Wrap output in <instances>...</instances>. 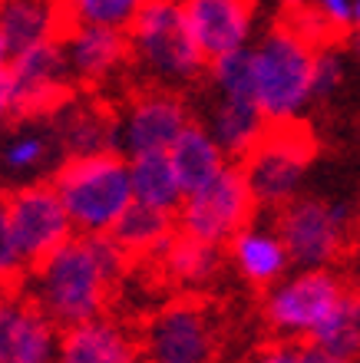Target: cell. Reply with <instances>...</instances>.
<instances>
[{
	"instance_id": "6da1fadb",
	"label": "cell",
	"mask_w": 360,
	"mask_h": 363,
	"mask_svg": "<svg viewBox=\"0 0 360 363\" xmlns=\"http://www.w3.org/2000/svg\"><path fill=\"white\" fill-rule=\"evenodd\" d=\"M119 314L143 347L146 363H225L228 350L255 324L251 297L238 301L222 291H179L159 307H119Z\"/></svg>"
},
{
	"instance_id": "7a4b0ae2",
	"label": "cell",
	"mask_w": 360,
	"mask_h": 363,
	"mask_svg": "<svg viewBox=\"0 0 360 363\" xmlns=\"http://www.w3.org/2000/svg\"><path fill=\"white\" fill-rule=\"evenodd\" d=\"M37 281L40 287L33 294L63 334L76 324L116 314L123 307L129 268L106 235H73Z\"/></svg>"
},
{
	"instance_id": "3957f363",
	"label": "cell",
	"mask_w": 360,
	"mask_h": 363,
	"mask_svg": "<svg viewBox=\"0 0 360 363\" xmlns=\"http://www.w3.org/2000/svg\"><path fill=\"white\" fill-rule=\"evenodd\" d=\"M133 47V73L126 79H149L185 93H205L215 83L209 63L192 40L179 0H146L123 23ZM123 89V86H119Z\"/></svg>"
},
{
	"instance_id": "277c9868",
	"label": "cell",
	"mask_w": 360,
	"mask_h": 363,
	"mask_svg": "<svg viewBox=\"0 0 360 363\" xmlns=\"http://www.w3.org/2000/svg\"><path fill=\"white\" fill-rule=\"evenodd\" d=\"M50 182L67 205L76 235H103L133 205V175L123 149L63 159Z\"/></svg>"
},
{
	"instance_id": "5b68a950",
	"label": "cell",
	"mask_w": 360,
	"mask_h": 363,
	"mask_svg": "<svg viewBox=\"0 0 360 363\" xmlns=\"http://www.w3.org/2000/svg\"><path fill=\"white\" fill-rule=\"evenodd\" d=\"M354 211L331 205L317 195H288L271 205V231L281 241L291 264H331L337 268L347 255Z\"/></svg>"
},
{
	"instance_id": "8992f818",
	"label": "cell",
	"mask_w": 360,
	"mask_h": 363,
	"mask_svg": "<svg viewBox=\"0 0 360 363\" xmlns=\"http://www.w3.org/2000/svg\"><path fill=\"white\" fill-rule=\"evenodd\" d=\"M347 297H360V284L341 268L304 271L281 291L255 304L258 334H311Z\"/></svg>"
},
{
	"instance_id": "52a82bcc",
	"label": "cell",
	"mask_w": 360,
	"mask_h": 363,
	"mask_svg": "<svg viewBox=\"0 0 360 363\" xmlns=\"http://www.w3.org/2000/svg\"><path fill=\"white\" fill-rule=\"evenodd\" d=\"M4 201H7L10 235H13L17 255L27 274L37 277L53 261V255L76 235L67 205L50 179L4 189Z\"/></svg>"
},
{
	"instance_id": "ba28073f",
	"label": "cell",
	"mask_w": 360,
	"mask_h": 363,
	"mask_svg": "<svg viewBox=\"0 0 360 363\" xmlns=\"http://www.w3.org/2000/svg\"><path fill=\"white\" fill-rule=\"evenodd\" d=\"M261 201H258L251 182L238 165H225L215 179L195 195H185L179 205V228L225 248L228 241L251 231Z\"/></svg>"
},
{
	"instance_id": "9c48e42d",
	"label": "cell",
	"mask_w": 360,
	"mask_h": 363,
	"mask_svg": "<svg viewBox=\"0 0 360 363\" xmlns=\"http://www.w3.org/2000/svg\"><path fill=\"white\" fill-rule=\"evenodd\" d=\"M123 99V145L126 152H169L182 129L195 119L192 96L185 89L162 86L149 79H126L119 89Z\"/></svg>"
},
{
	"instance_id": "30bf717a",
	"label": "cell",
	"mask_w": 360,
	"mask_h": 363,
	"mask_svg": "<svg viewBox=\"0 0 360 363\" xmlns=\"http://www.w3.org/2000/svg\"><path fill=\"white\" fill-rule=\"evenodd\" d=\"M317 57L304 47L291 43L281 33L268 30L265 43L255 53V83H258V106L268 116H288L291 109L311 96Z\"/></svg>"
},
{
	"instance_id": "8fae6325",
	"label": "cell",
	"mask_w": 360,
	"mask_h": 363,
	"mask_svg": "<svg viewBox=\"0 0 360 363\" xmlns=\"http://www.w3.org/2000/svg\"><path fill=\"white\" fill-rule=\"evenodd\" d=\"M63 159L73 155H93L119 149L123 135V99L113 93H93L80 89L73 103L60 116H53Z\"/></svg>"
},
{
	"instance_id": "7c38bea8",
	"label": "cell",
	"mask_w": 360,
	"mask_h": 363,
	"mask_svg": "<svg viewBox=\"0 0 360 363\" xmlns=\"http://www.w3.org/2000/svg\"><path fill=\"white\" fill-rule=\"evenodd\" d=\"M179 10L202 60L209 63L212 77H215L218 63L228 53L241 50L258 0H179Z\"/></svg>"
},
{
	"instance_id": "4fadbf2b",
	"label": "cell",
	"mask_w": 360,
	"mask_h": 363,
	"mask_svg": "<svg viewBox=\"0 0 360 363\" xmlns=\"http://www.w3.org/2000/svg\"><path fill=\"white\" fill-rule=\"evenodd\" d=\"M63 162L53 119L50 123H4L0 133V191L50 179Z\"/></svg>"
},
{
	"instance_id": "5bb4252c",
	"label": "cell",
	"mask_w": 360,
	"mask_h": 363,
	"mask_svg": "<svg viewBox=\"0 0 360 363\" xmlns=\"http://www.w3.org/2000/svg\"><path fill=\"white\" fill-rule=\"evenodd\" d=\"M57 334V324L30 287L0 304V363H47Z\"/></svg>"
},
{
	"instance_id": "9a60e30c",
	"label": "cell",
	"mask_w": 360,
	"mask_h": 363,
	"mask_svg": "<svg viewBox=\"0 0 360 363\" xmlns=\"http://www.w3.org/2000/svg\"><path fill=\"white\" fill-rule=\"evenodd\" d=\"M271 33H281L307 53H341L354 47L357 27L354 20L334 17L321 0H285L271 17Z\"/></svg>"
},
{
	"instance_id": "2e32d148",
	"label": "cell",
	"mask_w": 360,
	"mask_h": 363,
	"mask_svg": "<svg viewBox=\"0 0 360 363\" xmlns=\"http://www.w3.org/2000/svg\"><path fill=\"white\" fill-rule=\"evenodd\" d=\"M60 363H146V357L123 314L116 311L63 330Z\"/></svg>"
},
{
	"instance_id": "e0dca14e",
	"label": "cell",
	"mask_w": 360,
	"mask_h": 363,
	"mask_svg": "<svg viewBox=\"0 0 360 363\" xmlns=\"http://www.w3.org/2000/svg\"><path fill=\"white\" fill-rule=\"evenodd\" d=\"M175 228H179V211L152 208V205H143V201H133L103 235L119 251V258L129 268V281H133V271L139 264H146L175 235Z\"/></svg>"
},
{
	"instance_id": "ac0fdd59",
	"label": "cell",
	"mask_w": 360,
	"mask_h": 363,
	"mask_svg": "<svg viewBox=\"0 0 360 363\" xmlns=\"http://www.w3.org/2000/svg\"><path fill=\"white\" fill-rule=\"evenodd\" d=\"M225 251H228V261L235 264V271L245 281L251 304L265 301L271 294V287H278L285 268L291 264L285 248H281V241L268 238V235H255V231H245L235 241H228Z\"/></svg>"
},
{
	"instance_id": "d6986e66",
	"label": "cell",
	"mask_w": 360,
	"mask_h": 363,
	"mask_svg": "<svg viewBox=\"0 0 360 363\" xmlns=\"http://www.w3.org/2000/svg\"><path fill=\"white\" fill-rule=\"evenodd\" d=\"M169 162H172L175 179H179L182 195H195V191H202L225 169V152H222V145L205 133L202 119L195 116V119L182 129L179 139L172 143Z\"/></svg>"
},
{
	"instance_id": "ffe728a7",
	"label": "cell",
	"mask_w": 360,
	"mask_h": 363,
	"mask_svg": "<svg viewBox=\"0 0 360 363\" xmlns=\"http://www.w3.org/2000/svg\"><path fill=\"white\" fill-rule=\"evenodd\" d=\"M57 0H0V37L7 57H20L33 43L47 40Z\"/></svg>"
},
{
	"instance_id": "44dd1931",
	"label": "cell",
	"mask_w": 360,
	"mask_h": 363,
	"mask_svg": "<svg viewBox=\"0 0 360 363\" xmlns=\"http://www.w3.org/2000/svg\"><path fill=\"white\" fill-rule=\"evenodd\" d=\"M129 175H133V195L136 201L152 205V208H165V211H179L182 205V189L179 179L172 172L169 152H146L136 155L133 165H129Z\"/></svg>"
},
{
	"instance_id": "7402d4cb",
	"label": "cell",
	"mask_w": 360,
	"mask_h": 363,
	"mask_svg": "<svg viewBox=\"0 0 360 363\" xmlns=\"http://www.w3.org/2000/svg\"><path fill=\"white\" fill-rule=\"evenodd\" d=\"M265 119V109L251 99H231L222 96V103H215L212 123H215V135L218 145L225 149V155L238 159V152L248 145V139L258 133V125Z\"/></svg>"
},
{
	"instance_id": "603a6c76",
	"label": "cell",
	"mask_w": 360,
	"mask_h": 363,
	"mask_svg": "<svg viewBox=\"0 0 360 363\" xmlns=\"http://www.w3.org/2000/svg\"><path fill=\"white\" fill-rule=\"evenodd\" d=\"M215 83L222 86V93L231 96V99H251V103H258L255 53H248V50L228 53L215 67Z\"/></svg>"
},
{
	"instance_id": "cb8c5ba5",
	"label": "cell",
	"mask_w": 360,
	"mask_h": 363,
	"mask_svg": "<svg viewBox=\"0 0 360 363\" xmlns=\"http://www.w3.org/2000/svg\"><path fill=\"white\" fill-rule=\"evenodd\" d=\"M301 334H258L235 363H298Z\"/></svg>"
},
{
	"instance_id": "d4e9b609",
	"label": "cell",
	"mask_w": 360,
	"mask_h": 363,
	"mask_svg": "<svg viewBox=\"0 0 360 363\" xmlns=\"http://www.w3.org/2000/svg\"><path fill=\"white\" fill-rule=\"evenodd\" d=\"M146 0H86L83 17L86 23H106V27H123Z\"/></svg>"
},
{
	"instance_id": "484cf974",
	"label": "cell",
	"mask_w": 360,
	"mask_h": 363,
	"mask_svg": "<svg viewBox=\"0 0 360 363\" xmlns=\"http://www.w3.org/2000/svg\"><path fill=\"white\" fill-rule=\"evenodd\" d=\"M27 277V268L17 255V245H13V235H10V218H7V201H4V191H0V281H20Z\"/></svg>"
},
{
	"instance_id": "4316f807",
	"label": "cell",
	"mask_w": 360,
	"mask_h": 363,
	"mask_svg": "<svg viewBox=\"0 0 360 363\" xmlns=\"http://www.w3.org/2000/svg\"><path fill=\"white\" fill-rule=\"evenodd\" d=\"M10 106H13V67L4 63L0 67V125L7 123Z\"/></svg>"
},
{
	"instance_id": "83f0119b",
	"label": "cell",
	"mask_w": 360,
	"mask_h": 363,
	"mask_svg": "<svg viewBox=\"0 0 360 363\" xmlns=\"http://www.w3.org/2000/svg\"><path fill=\"white\" fill-rule=\"evenodd\" d=\"M298 363H344V360H341V357H334V354H327L324 347L307 344V340H304V334H301V350H298Z\"/></svg>"
},
{
	"instance_id": "f1b7e54d",
	"label": "cell",
	"mask_w": 360,
	"mask_h": 363,
	"mask_svg": "<svg viewBox=\"0 0 360 363\" xmlns=\"http://www.w3.org/2000/svg\"><path fill=\"white\" fill-rule=\"evenodd\" d=\"M27 291V277H20V281H0V304L10 301V297H17Z\"/></svg>"
},
{
	"instance_id": "f546056e",
	"label": "cell",
	"mask_w": 360,
	"mask_h": 363,
	"mask_svg": "<svg viewBox=\"0 0 360 363\" xmlns=\"http://www.w3.org/2000/svg\"><path fill=\"white\" fill-rule=\"evenodd\" d=\"M7 63V47H4V37H0V67Z\"/></svg>"
},
{
	"instance_id": "4dcf8cb0",
	"label": "cell",
	"mask_w": 360,
	"mask_h": 363,
	"mask_svg": "<svg viewBox=\"0 0 360 363\" xmlns=\"http://www.w3.org/2000/svg\"><path fill=\"white\" fill-rule=\"evenodd\" d=\"M354 47H357V53H360V30H357V37H354Z\"/></svg>"
},
{
	"instance_id": "1f68e13d",
	"label": "cell",
	"mask_w": 360,
	"mask_h": 363,
	"mask_svg": "<svg viewBox=\"0 0 360 363\" xmlns=\"http://www.w3.org/2000/svg\"><path fill=\"white\" fill-rule=\"evenodd\" d=\"M354 215H357V225H360V205H357V211H354Z\"/></svg>"
},
{
	"instance_id": "d6a6232c",
	"label": "cell",
	"mask_w": 360,
	"mask_h": 363,
	"mask_svg": "<svg viewBox=\"0 0 360 363\" xmlns=\"http://www.w3.org/2000/svg\"><path fill=\"white\" fill-rule=\"evenodd\" d=\"M76 4H80V7H86V0H76Z\"/></svg>"
},
{
	"instance_id": "836d02e7",
	"label": "cell",
	"mask_w": 360,
	"mask_h": 363,
	"mask_svg": "<svg viewBox=\"0 0 360 363\" xmlns=\"http://www.w3.org/2000/svg\"><path fill=\"white\" fill-rule=\"evenodd\" d=\"M281 4H285V0H281Z\"/></svg>"
}]
</instances>
